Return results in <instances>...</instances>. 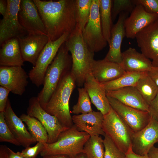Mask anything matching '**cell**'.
Masks as SVG:
<instances>
[{"label":"cell","mask_w":158,"mask_h":158,"mask_svg":"<svg viewBox=\"0 0 158 158\" xmlns=\"http://www.w3.org/2000/svg\"><path fill=\"white\" fill-rule=\"evenodd\" d=\"M84 87L87 92L91 102L104 115L109 111L111 106L106 91L94 77L91 73L86 76Z\"/></svg>","instance_id":"cell-21"},{"label":"cell","mask_w":158,"mask_h":158,"mask_svg":"<svg viewBox=\"0 0 158 158\" xmlns=\"http://www.w3.org/2000/svg\"><path fill=\"white\" fill-rule=\"evenodd\" d=\"M83 150L88 158H104L103 139L100 136H90L85 143Z\"/></svg>","instance_id":"cell-30"},{"label":"cell","mask_w":158,"mask_h":158,"mask_svg":"<svg viewBox=\"0 0 158 158\" xmlns=\"http://www.w3.org/2000/svg\"><path fill=\"white\" fill-rule=\"evenodd\" d=\"M20 118L26 124L30 134L37 142L47 143L48 140L47 132L37 119L24 114H22Z\"/></svg>","instance_id":"cell-28"},{"label":"cell","mask_w":158,"mask_h":158,"mask_svg":"<svg viewBox=\"0 0 158 158\" xmlns=\"http://www.w3.org/2000/svg\"><path fill=\"white\" fill-rule=\"evenodd\" d=\"M71 158H88L86 154L84 153H81L71 157Z\"/></svg>","instance_id":"cell-47"},{"label":"cell","mask_w":158,"mask_h":158,"mask_svg":"<svg viewBox=\"0 0 158 158\" xmlns=\"http://www.w3.org/2000/svg\"><path fill=\"white\" fill-rule=\"evenodd\" d=\"M107 97L114 98L128 106L148 112L149 105L135 87H128L106 91Z\"/></svg>","instance_id":"cell-23"},{"label":"cell","mask_w":158,"mask_h":158,"mask_svg":"<svg viewBox=\"0 0 158 158\" xmlns=\"http://www.w3.org/2000/svg\"><path fill=\"white\" fill-rule=\"evenodd\" d=\"M126 72L120 64L104 59L94 60L92 64L91 73L100 83L115 80Z\"/></svg>","instance_id":"cell-24"},{"label":"cell","mask_w":158,"mask_h":158,"mask_svg":"<svg viewBox=\"0 0 158 158\" xmlns=\"http://www.w3.org/2000/svg\"><path fill=\"white\" fill-rule=\"evenodd\" d=\"M23 59L35 66L42 50L49 42L48 36L44 35H28L18 37Z\"/></svg>","instance_id":"cell-16"},{"label":"cell","mask_w":158,"mask_h":158,"mask_svg":"<svg viewBox=\"0 0 158 158\" xmlns=\"http://www.w3.org/2000/svg\"><path fill=\"white\" fill-rule=\"evenodd\" d=\"M99 2V0H92L88 20L82 30L85 42L88 49L94 53L102 50L108 43L102 32Z\"/></svg>","instance_id":"cell-7"},{"label":"cell","mask_w":158,"mask_h":158,"mask_svg":"<svg viewBox=\"0 0 158 158\" xmlns=\"http://www.w3.org/2000/svg\"><path fill=\"white\" fill-rule=\"evenodd\" d=\"M102 129L117 147L125 154L132 146L133 132L111 108L104 115Z\"/></svg>","instance_id":"cell-6"},{"label":"cell","mask_w":158,"mask_h":158,"mask_svg":"<svg viewBox=\"0 0 158 158\" xmlns=\"http://www.w3.org/2000/svg\"><path fill=\"white\" fill-rule=\"evenodd\" d=\"M45 26L49 41L65 33L71 34L77 25L75 0H33Z\"/></svg>","instance_id":"cell-1"},{"label":"cell","mask_w":158,"mask_h":158,"mask_svg":"<svg viewBox=\"0 0 158 158\" xmlns=\"http://www.w3.org/2000/svg\"><path fill=\"white\" fill-rule=\"evenodd\" d=\"M104 137V158H126V154L117 147L109 137L106 135Z\"/></svg>","instance_id":"cell-35"},{"label":"cell","mask_w":158,"mask_h":158,"mask_svg":"<svg viewBox=\"0 0 158 158\" xmlns=\"http://www.w3.org/2000/svg\"><path fill=\"white\" fill-rule=\"evenodd\" d=\"M147 72H126L118 78L100 83L106 91L116 90L128 87H135L139 79Z\"/></svg>","instance_id":"cell-26"},{"label":"cell","mask_w":158,"mask_h":158,"mask_svg":"<svg viewBox=\"0 0 158 158\" xmlns=\"http://www.w3.org/2000/svg\"><path fill=\"white\" fill-rule=\"evenodd\" d=\"M158 142V121L151 117L148 124L142 130L133 132L132 149L135 153L141 155H148L151 148Z\"/></svg>","instance_id":"cell-14"},{"label":"cell","mask_w":158,"mask_h":158,"mask_svg":"<svg viewBox=\"0 0 158 158\" xmlns=\"http://www.w3.org/2000/svg\"><path fill=\"white\" fill-rule=\"evenodd\" d=\"M8 7L7 0H0V13L3 16L5 14Z\"/></svg>","instance_id":"cell-43"},{"label":"cell","mask_w":158,"mask_h":158,"mask_svg":"<svg viewBox=\"0 0 158 158\" xmlns=\"http://www.w3.org/2000/svg\"><path fill=\"white\" fill-rule=\"evenodd\" d=\"M148 112L151 117L158 121V92L149 105Z\"/></svg>","instance_id":"cell-39"},{"label":"cell","mask_w":158,"mask_h":158,"mask_svg":"<svg viewBox=\"0 0 158 158\" xmlns=\"http://www.w3.org/2000/svg\"><path fill=\"white\" fill-rule=\"evenodd\" d=\"M27 113L37 119L45 128L48 135L47 143L55 142L60 133L66 130L56 117L42 107L37 97H32L29 100Z\"/></svg>","instance_id":"cell-10"},{"label":"cell","mask_w":158,"mask_h":158,"mask_svg":"<svg viewBox=\"0 0 158 158\" xmlns=\"http://www.w3.org/2000/svg\"><path fill=\"white\" fill-rule=\"evenodd\" d=\"M129 13L122 12L119 14L118 20L112 28L109 51L105 58L108 61L121 64L122 60L121 47L126 36L124 22Z\"/></svg>","instance_id":"cell-17"},{"label":"cell","mask_w":158,"mask_h":158,"mask_svg":"<svg viewBox=\"0 0 158 158\" xmlns=\"http://www.w3.org/2000/svg\"><path fill=\"white\" fill-rule=\"evenodd\" d=\"M147 73L158 87V67H153Z\"/></svg>","instance_id":"cell-40"},{"label":"cell","mask_w":158,"mask_h":158,"mask_svg":"<svg viewBox=\"0 0 158 158\" xmlns=\"http://www.w3.org/2000/svg\"><path fill=\"white\" fill-rule=\"evenodd\" d=\"M122 55L120 65L126 72H147L153 67L151 61L134 48L129 47Z\"/></svg>","instance_id":"cell-22"},{"label":"cell","mask_w":158,"mask_h":158,"mask_svg":"<svg viewBox=\"0 0 158 158\" xmlns=\"http://www.w3.org/2000/svg\"><path fill=\"white\" fill-rule=\"evenodd\" d=\"M65 44L71 54V72L75 78L76 85L82 87L86 76L91 73L94 53L88 49L83 39L82 30L77 25Z\"/></svg>","instance_id":"cell-2"},{"label":"cell","mask_w":158,"mask_h":158,"mask_svg":"<svg viewBox=\"0 0 158 158\" xmlns=\"http://www.w3.org/2000/svg\"><path fill=\"white\" fill-rule=\"evenodd\" d=\"M133 0H112L111 16L112 21L122 12L131 13L135 6Z\"/></svg>","instance_id":"cell-33"},{"label":"cell","mask_w":158,"mask_h":158,"mask_svg":"<svg viewBox=\"0 0 158 158\" xmlns=\"http://www.w3.org/2000/svg\"><path fill=\"white\" fill-rule=\"evenodd\" d=\"M4 113L7 125L21 145L25 148L37 142L28 131L22 120L14 113L9 99Z\"/></svg>","instance_id":"cell-19"},{"label":"cell","mask_w":158,"mask_h":158,"mask_svg":"<svg viewBox=\"0 0 158 158\" xmlns=\"http://www.w3.org/2000/svg\"><path fill=\"white\" fill-rule=\"evenodd\" d=\"M126 158H149L148 155H141L134 153L132 150V146L126 154Z\"/></svg>","instance_id":"cell-41"},{"label":"cell","mask_w":158,"mask_h":158,"mask_svg":"<svg viewBox=\"0 0 158 158\" xmlns=\"http://www.w3.org/2000/svg\"><path fill=\"white\" fill-rule=\"evenodd\" d=\"M135 87L148 105L158 92V87L147 72L139 79Z\"/></svg>","instance_id":"cell-29"},{"label":"cell","mask_w":158,"mask_h":158,"mask_svg":"<svg viewBox=\"0 0 158 158\" xmlns=\"http://www.w3.org/2000/svg\"><path fill=\"white\" fill-rule=\"evenodd\" d=\"M10 91L7 88L0 86V112H4L8 99Z\"/></svg>","instance_id":"cell-38"},{"label":"cell","mask_w":158,"mask_h":158,"mask_svg":"<svg viewBox=\"0 0 158 158\" xmlns=\"http://www.w3.org/2000/svg\"><path fill=\"white\" fill-rule=\"evenodd\" d=\"M0 142H7L18 146L21 145L7 125L4 112H0Z\"/></svg>","instance_id":"cell-34"},{"label":"cell","mask_w":158,"mask_h":158,"mask_svg":"<svg viewBox=\"0 0 158 158\" xmlns=\"http://www.w3.org/2000/svg\"><path fill=\"white\" fill-rule=\"evenodd\" d=\"M141 53L152 60L153 67H158V18L136 35Z\"/></svg>","instance_id":"cell-13"},{"label":"cell","mask_w":158,"mask_h":158,"mask_svg":"<svg viewBox=\"0 0 158 158\" xmlns=\"http://www.w3.org/2000/svg\"><path fill=\"white\" fill-rule=\"evenodd\" d=\"M148 155L149 158H158V147H152L149 151Z\"/></svg>","instance_id":"cell-45"},{"label":"cell","mask_w":158,"mask_h":158,"mask_svg":"<svg viewBox=\"0 0 158 158\" xmlns=\"http://www.w3.org/2000/svg\"><path fill=\"white\" fill-rule=\"evenodd\" d=\"M8 148L5 145H0V158H8Z\"/></svg>","instance_id":"cell-44"},{"label":"cell","mask_w":158,"mask_h":158,"mask_svg":"<svg viewBox=\"0 0 158 158\" xmlns=\"http://www.w3.org/2000/svg\"><path fill=\"white\" fill-rule=\"evenodd\" d=\"M0 46V66H22L23 65L24 61L18 38L8 40L3 42Z\"/></svg>","instance_id":"cell-25"},{"label":"cell","mask_w":158,"mask_h":158,"mask_svg":"<svg viewBox=\"0 0 158 158\" xmlns=\"http://www.w3.org/2000/svg\"><path fill=\"white\" fill-rule=\"evenodd\" d=\"M73 123L80 131L90 136L105 135L103 129L104 115L100 111H93L89 113L72 116Z\"/></svg>","instance_id":"cell-20"},{"label":"cell","mask_w":158,"mask_h":158,"mask_svg":"<svg viewBox=\"0 0 158 158\" xmlns=\"http://www.w3.org/2000/svg\"><path fill=\"white\" fill-rule=\"evenodd\" d=\"M45 143L37 142L34 146L32 147L30 146L25 147L21 152L25 158H36L42 150Z\"/></svg>","instance_id":"cell-37"},{"label":"cell","mask_w":158,"mask_h":158,"mask_svg":"<svg viewBox=\"0 0 158 158\" xmlns=\"http://www.w3.org/2000/svg\"><path fill=\"white\" fill-rule=\"evenodd\" d=\"M90 136L74 124L61 132L54 142L45 143L40 154L42 157L54 154H64L72 157L84 153V145Z\"/></svg>","instance_id":"cell-5"},{"label":"cell","mask_w":158,"mask_h":158,"mask_svg":"<svg viewBox=\"0 0 158 158\" xmlns=\"http://www.w3.org/2000/svg\"><path fill=\"white\" fill-rule=\"evenodd\" d=\"M107 97L111 108L133 132L142 130L148 124L151 118L148 112L128 106L114 98Z\"/></svg>","instance_id":"cell-12"},{"label":"cell","mask_w":158,"mask_h":158,"mask_svg":"<svg viewBox=\"0 0 158 158\" xmlns=\"http://www.w3.org/2000/svg\"><path fill=\"white\" fill-rule=\"evenodd\" d=\"M70 34L65 33L57 40L49 41L40 54L35 66L28 74L32 83L37 87L43 85L47 70L56 56L61 45Z\"/></svg>","instance_id":"cell-8"},{"label":"cell","mask_w":158,"mask_h":158,"mask_svg":"<svg viewBox=\"0 0 158 158\" xmlns=\"http://www.w3.org/2000/svg\"><path fill=\"white\" fill-rule=\"evenodd\" d=\"M71 71L62 78L44 109L48 114L56 117L66 130L74 125L69 103L76 83Z\"/></svg>","instance_id":"cell-3"},{"label":"cell","mask_w":158,"mask_h":158,"mask_svg":"<svg viewBox=\"0 0 158 158\" xmlns=\"http://www.w3.org/2000/svg\"><path fill=\"white\" fill-rule=\"evenodd\" d=\"M28 75L21 66H0V85L12 93L22 95L28 84Z\"/></svg>","instance_id":"cell-15"},{"label":"cell","mask_w":158,"mask_h":158,"mask_svg":"<svg viewBox=\"0 0 158 158\" xmlns=\"http://www.w3.org/2000/svg\"><path fill=\"white\" fill-rule=\"evenodd\" d=\"M78 97L77 103L72 108L71 113L74 115L85 114L93 111L90 97L84 87L78 89Z\"/></svg>","instance_id":"cell-32"},{"label":"cell","mask_w":158,"mask_h":158,"mask_svg":"<svg viewBox=\"0 0 158 158\" xmlns=\"http://www.w3.org/2000/svg\"><path fill=\"white\" fill-rule=\"evenodd\" d=\"M69 52L65 42L47 70L43 87L37 97L40 106L44 109L62 78L71 71L72 60Z\"/></svg>","instance_id":"cell-4"},{"label":"cell","mask_w":158,"mask_h":158,"mask_svg":"<svg viewBox=\"0 0 158 158\" xmlns=\"http://www.w3.org/2000/svg\"><path fill=\"white\" fill-rule=\"evenodd\" d=\"M112 0H99L100 15L102 32L104 38L109 44L112 27Z\"/></svg>","instance_id":"cell-27"},{"label":"cell","mask_w":158,"mask_h":158,"mask_svg":"<svg viewBox=\"0 0 158 158\" xmlns=\"http://www.w3.org/2000/svg\"><path fill=\"white\" fill-rule=\"evenodd\" d=\"M158 18V15L148 13L140 5H136L124 22L126 37L134 39L136 35Z\"/></svg>","instance_id":"cell-18"},{"label":"cell","mask_w":158,"mask_h":158,"mask_svg":"<svg viewBox=\"0 0 158 158\" xmlns=\"http://www.w3.org/2000/svg\"><path fill=\"white\" fill-rule=\"evenodd\" d=\"M92 0H75V14L77 25L82 30L90 16Z\"/></svg>","instance_id":"cell-31"},{"label":"cell","mask_w":158,"mask_h":158,"mask_svg":"<svg viewBox=\"0 0 158 158\" xmlns=\"http://www.w3.org/2000/svg\"><path fill=\"white\" fill-rule=\"evenodd\" d=\"M42 158H71V157L64 154H54L44 156Z\"/></svg>","instance_id":"cell-46"},{"label":"cell","mask_w":158,"mask_h":158,"mask_svg":"<svg viewBox=\"0 0 158 158\" xmlns=\"http://www.w3.org/2000/svg\"><path fill=\"white\" fill-rule=\"evenodd\" d=\"M133 0L135 5H141L147 12L158 15V0Z\"/></svg>","instance_id":"cell-36"},{"label":"cell","mask_w":158,"mask_h":158,"mask_svg":"<svg viewBox=\"0 0 158 158\" xmlns=\"http://www.w3.org/2000/svg\"><path fill=\"white\" fill-rule=\"evenodd\" d=\"M8 158H25L21 152H15L8 147Z\"/></svg>","instance_id":"cell-42"},{"label":"cell","mask_w":158,"mask_h":158,"mask_svg":"<svg viewBox=\"0 0 158 158\" xmlns=\"http://www.w3.org/2000/svg\"><path fill=\"white\" fill-rule=\"evenodd\" d=\"M20 1L21 0H7L6 11L0 21V45L8 40L28 34L18 19Z\"/></svg>","instance_id":"cell-9"},{"label":"cell","mask_w":158,"mask_h":158,"mask_svg":"<svg viewBox=\"0 0 158 158\" xmlns=\"http://www.w3.org/2000/svg\"><path fill=\"white\" fill-rule=\"evenodd\" d=\"M19 23L28 35H47L37 8L31 0H21L18 13Z\"/></svg>","instance_id":"cell-11"}]
</instances>
